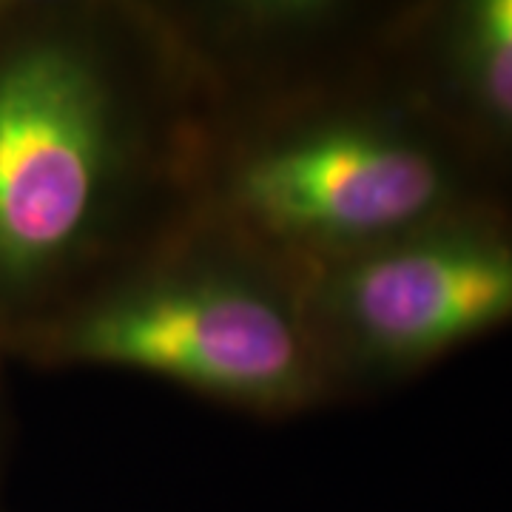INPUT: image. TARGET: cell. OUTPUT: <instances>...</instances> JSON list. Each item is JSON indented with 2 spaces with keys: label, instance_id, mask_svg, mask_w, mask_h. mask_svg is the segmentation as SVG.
<instances>
[{
  "label": "cell",
  "instance_id": "3",
  "mask_svg": "<svg viewBox=\"0 0 512 512\" xmlns=\"http://www.w3.org/2000/svg\"><path fill=\"white\" fill-rule=\"evenodd\" d=\"M3 345L43 367L126 370L268 419L336 402L302 274L191 208Z\"/></svg>",
  "mask_w": 512,
  "mask_h": 512
},
{
  "label": "cell",
  "instance_id": "5",
  "mask_svg": "<svg viewBox=\"0 0 512 512\" xmlns=\"http://www.w3.org/2000/svg\"><path fill=\"white\" fill-rule=\"evenodd\" d=\"M393 3L234 0L154 6L205 103L282 89L367 55Z\"/></svg>",
  "mask_w": 512,
  "mask_h": 512
},
{
  "label": "cell",
  "instance_id": "1",
  "mask_svg": "<svg viewBox=\"0 0 512 512\" xmlns=\"http://www.w3.org/2000/svg\"><path fill=\"white\" fill-rule=\"evenodd\" d=\"M205 106L151 3L0 9V342L183 211Z\"/></svg>",
  "mask_w": 512,
  "mask_h": 512
},
{
  "label": "cell",
  "instance_id": "4",
  "mask_svg": "<svg viewBox=\"0 0 512 512\" xmlns=\"http://www.w3.org/2000/svg\"><path fill=\"white\" fill-rule=\"evenodd\" d=\"M336 399L373 396L512 328V200H484L302 274Z\"/></svg>",
  "mask_w": 512,
  "mask_h": 512
},
{
  "label": "cell",
  "instance_id": "6",
  "mask_svg": "<svg viewBox=\"0 0 512 512\" xmlns=\"http://www.w3.org/2000/svg\"><path fill=\"white\" fill-rule=\"evenodd\" d=\"M384 55L512 200V0L393 3Z\"/></svg>",
  "mask_w": 512,
  "mask_h": 512
},
{
  "label": "cell",
  "instance_id": "2",
  "mask_svg": "<svg viewBox=\"0 0 512 512\" xmlns=\"http://www.w3.org/2000/svg\"><path fill=\"white\" fill-rule=\"evenodd\" d=\"M382 37L345 66L202 111L185 208L305 274L510 200L390 66Z\"/></svg>",
  "mask_w": 512,
  "mask_h": 512
}]
</instances>
